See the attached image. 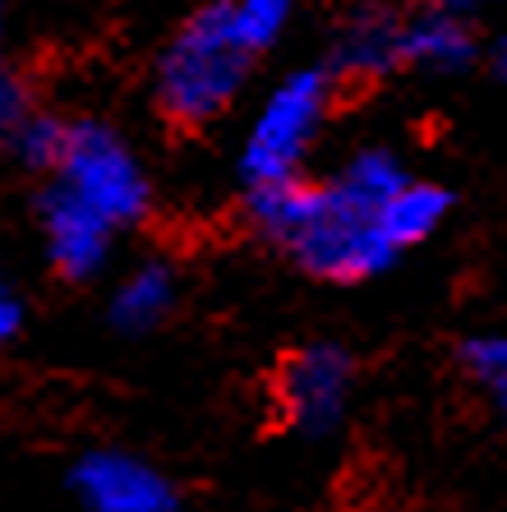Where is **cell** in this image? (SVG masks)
Wrapping results in <instances>:
<instances>
[{
	"label": "cell",
	"mask_w": 507,
	"mask_h": 512,
	"mask_svg": "<svg viewBox=\"0 0 507 512\" xmlns=\"http://www.w3.org/2000/svg\"><path fill=\"white\" fill-rule=\"evenodd\" d=\"M406 180V167L388 148H365L328 185H305L295 176L249 190V217L305 273L365 282L397 259L392 240L383 236V203Z\"/></svg>",
	"instance_id": "cell-1"
},
{
	"label": "cell",
	"mask_w": 507,
	"mask_h": 512,
	"mask_svg": "<svg viewBox=\"0 0 507 512\" xmlns=\"http://www.w3.org/2000/svg\"><path fill=\"white\" fill-rule=\"evenodd\" d=\"M259 51L249 47L236 28L231 0L199 5L176 37L166 42L157 60V107L171 125H208L240 97L249 79V60Z\"/></svg>",
	"instance_id": "cell-2"
},
{
	"label": "cell",
	"mask_w": 507,
	"mask_h": 512,
	"mask_svg": "<svg viewBox=\"0 0 507 512\" xmlns=\"http://www.w3.org/2000/svg\"><path fill=\"white\" fill-rule=\"evenodd\" d=\"M56 190L93 208L111 231L139 227L153 208L148 171L134 157V148L102 120H74L65 125V148L56 162Z\"/></svg>",
	"instance_id": "cell-3"
},
{
	"label": "cell",
	"mask_w": 507,
	"mask_h": 512,
	"mask_svg": "<svg viewBox=\"0 0 507 512\" xmlns=\"http://www.w3.org/2000/svg\"><path fill=\"white\" fill-rule=\"evenodd\" d=\"M328 102L332 84L323 70H300L272 88L259 116L249 120L245 148H240V176L249 190L300 176V162L328 120Z\"/></svg>",
	"instance_id": "cell-4"
},
{
	"label": "cell",
	"mask_w": 507,
	"mask_h": 512,
	"mask_svg": "<svg viewBox=\"0 0 507 512\" xmlns=\"http://www.w3.org/2000/svg\"><path fill=\"white\" fill-rule=\"evenodd\" d=\"M351 356L332 342L300 346L295 356H286L282 374H277V406L282 420L305 434V439H323L342 425L346 402H351Z\"/></svg>",
	"instance_id": "cell-5"
},
{
	"label": "cell",
	"mask_w": 507,
	"mask_h": 512,
	"mask_svg": "<svg viewBox=\"0 0 507 512\" xmlns=\"http://www.w3.org/2000/svg\"><path fill=\"white\" fill-rule=\"evenodd\" d=\"M74 494L88 512H176V489L130 453H88L74 466Z\"/></svg>",
	"instance_id": "cell-6"
},
{
	"label": "cell",
	"mask_w": 507,
	"mask_h": 512,
	"mask_svg": "<svg viewBox=\"0 0 507 512\" xmlns=\"http://www.w3.org/2000/svg\"><path fill=\"white\" fill-rule=\"evenodd\" d=\"M42 236H47L51 268L60 277H70V282H88V277H97L107 268L116 231L93 208H83L79 199H70L65 190L51 185L42 194Z\"/></svg>",
	"instance_id": "cell-7"
},
{
	"label": "cell",
	"mask_w": 507,
	"mask_h": 512,
	"mask_svg": "<svg viewBox=\"0 0 507 512\" xmlns=\"http://www.w3.org/2000/svg\"><path fill=\"white\" fill-rule=\"evenodd\" d=\"M401 28L406 19H397L383 5H360L355 14H346V24L337 28V47H332V70L351 74V79H378L401 65Z\"/></svg>",
	"instance_id": "cell-8"
},
{
	"label": "cell",
	"mask_w": 507,
	"mask_h": 512,
	"mask_svg": "<svg viewBox=\"0 0 507 512\" xmlns=\"http://www.w3.org/2000/svg\"><path fill=\"white\" fill-rule=\"evenodd\" d=\"M475 42H471V28L461 14L448 10H425L406 19L401 28V65H415V70H461L471 60Z\"/></svg>",
	"instance_id": "cell-9"
},
{
	"label": "cell",
	"mask_w": 507,
	"mask_h": 512,
	"mask_svg": "<svg viewBox=\"0 0 507 512\" xmlns=\"http://www.w3.org/2000/svg\"><path fill=\"white\" fill-rule=\"evenodd\" d=\"M176 305V277L166 263H139L111 296V323L120 333H148Z\"/></svg>",
	"instance_id": "cell-10"
},
{
	"label": "cell",
	"mask_w": 507,
	"mask_h": 512,
	"mask_svg": "<svg viewBox=\"0 0 507 512\" xmlns=\"http://www.w3.org/2000/svg\"><path fill=\"white\" fill-rule=\"evenodd\" d=\"M452 199L448 190L425 185V180H406L388 203H383V236L392 240V250H411L420 240H429L438 231V222L448 217Z\"/></svg>",
	"instance_id": "cell-11"
},
{
	"label": "cell",
	"mask_w": 507,
	"mask_h": 512,
	"mask_svg": "<svg viewBox=\"0 0 507 512\" xmlns=\"http://www.w3.org/2000/svg\"><path fill=\"white\" fill-rule=\"evenodd\" d=\"M10 148L14 157L33 171H56L60 162V148H65V120H51V116H33L28 111L19 120V130L10 134Z\"/></svg>",
	"instance_id": "cell-12"
},
{
	"label": "cell",
	"mask_w": 507,
	"mask_h": 512,
	"mask_svg": "<svg viewBox=\"0 0 507 512\" xmlns=\"http://www.w3.org/2000/svg\"><path fill=\"white\" fill-rule=\"evenodd\" d=\"M231 14H236V28L254 51L272 47L277 33L286 28V19L295 14V0H231Z\"/></svg>",
	"instance_id": "cell-13"
},
{
	"label": "cell",
	"mask_w": 507,
	"mask_h": 512,
	"mask_svg": "<svg viewBox=\"0 0 507 512\" xmlns=\"http://www.w3.org/2000/svg\"><path fill=\"white\" fill-rule=\"evenodd\" d=\"M461 356H466L475 379L494 393V402L507 411V337H475V342H466Z\"/></svg>",
	"instance_id": "cell-14"
},
{
	"label": "cell",
	"mask_w": 507,
	"mask_h": 512,
	"mask_svg": "<svg viewBox=\"0 0 507 512\" xmlns=\"http://www.w3.org/2000/svg\"><path fill=\"white\" fill-rule=\"evenodd\" d=\"M28 116V88L5 70L0 60V143H10V134L19 130V120Z\"/></svg>",
	"instance_id": "cell-15"
},
{
	"label": "cell",
	"mask_w": 507,
	"mask_h": 512,
	"mask_svg": "<svg viewBox=\"0 0 507 512\" xmlns=\"http://www.w3.org/2000/svg\"><path fill=\"white\" fill-rule=\"evenodd\" d=\"M19 319H24V310H19V296H14L10 286L0 282V346L19 333Z\"/></svg>",
	"instance_id": "cell-16"
},
{
	"label": "cell",
	"mask_w": 507,
	"mask_h": 512,
	"mask_svg": "<svg viewBox=\"0 0 507 512\" xmlns=\"http://www.w3.org/2000/svg\"><path fill=\"white\" fill-rule=\"evenodd\" d=\"M484 5H494V0H429V10H448V14H475V10H484Z\"/></svg>",
	"instance_id": "cell-17"
},
{
	"label": "cell",
	"mask_w": 507,
	"mask_h": 512,
	"mask_svg": "<svg viewBox=\"0 0 507 512\" xmlns=\"http://www.w3.org/2000/svg\"><path fill=\"white\" fill-rule=\"evenodd\" d=\"M498 70L507 74V37H503V47H498Z\"/></svg>",
	"instance_id": "cell-18"
}]
</instances>
